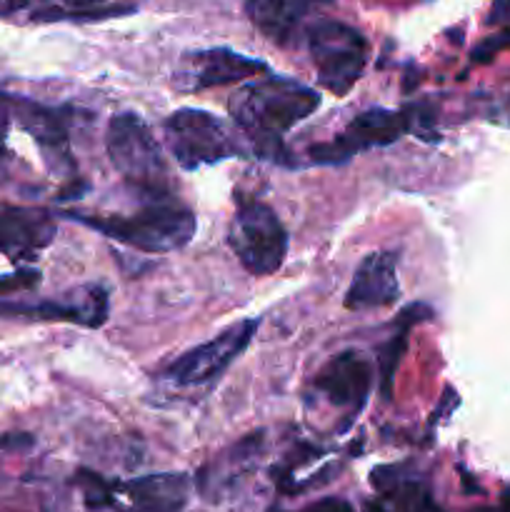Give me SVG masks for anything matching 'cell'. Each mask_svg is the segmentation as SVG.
Returning <instances> with one entry per match:
<instances>
[{"mask_svg":"<svg viewBox=\"0 0 510 512\" xmlns=\"http://www.w3.org/2000/svg\"><path fill=\"white\" fill-rule=\"evenodd\" d=\"M398 295V255L378 250L360 260V265L355 268L353 283L345 293V308L355 310V313L388 308L398 300Z\"/></svg>","mask_w":510,"mask_h":512,"instance_id":"cell-12","label":"cell"},{"mask_svg":"<svg viewBox=\"0 0 510 512\" xmlns=\"http://www.w3.org/2000/svg\"><path fill=\"white\" fill-rule=\"evenodd\" d=\"M13 98L8 95H0V160L5 155V140H8L10 125H13Z\"/></svg>","mask_w":510,"mask_h":512,"instance_id":"cell-20","label":"cell"},{"mask_svg":"<svg viewBox=\"0 0 510 512\" xmlns=\"http://www.w3.org/2000/svg\"><path fill=\"white\" fill-rule=\"evenodd\" d=\"M420 110H388V108H370L365 113L355 115L343 133L335 135L330 143H320L310 150V160L318 165H338L348 163L353 155L363 153L370 148H383V145L395 143L410 130H420Z\"/></svg>","mask_w":510,"mask_h":512,"instance_id":"cell-7","label":"cell"},{"mask_svg":"<svg viewBox=\"0 0 510 512\" xmlns=\"http://www.w3.org/2000/svg\"><path fill=\"white\" fill-rule=\"evenodd\" d=\"M65 218L78 220L90 230L140 253H173L185 248L193 240L198 220L193 210L185 208L178 200L150 198V203L140 205L130 215H90V213H65Z\"/></svg>","mask_w":510,"mask_h":512,"instance_id":"cell-2","label":"cell"},{"mask_svg":"<svg viewBox=\"0 0 510 512\" xmlns=\"http://www.w3.org/2000/svg\"><path fill=\"white\" fill-rule=\"evenodd\" d=\"M385 470L390 478H385L383 470L373 473V485L380 490V498L370 505V512H440L418 480L398 478L393 468Z\"/></svg>","mask_w":510,"mask_h":512,"instance_id":"cell-16","label":"cell"},{"mask_svg":"<svg viewBox=\"0 0 510 512\" xmlns=\"http://www.w3.org/2000/svg\"><path fill=\"white\" fill-rule=\"evenodd\" d=\"M320 108L318 90L285 75L250 80L230 95V118L265 160H283V135Z\"/></svg>","mask_w":510,"mask_h":512,"instance_id":"cell-1","label":"cell"},{"mask_svg":"<svg viewBox=\"0 0 510 512\" xmlns=\"http://www.w3.org/2000/svg\"><path fill=\"white\" fill-rule=\"evenodd\" d=\"M303 512H355L353 505L343 498H323L318 503L308 505Z\"/></svg>","mask_w":510,"mask_h":512,"instance_id":"cell-21","label":"cell"},{"mask_svg":"<svg viewBox=\"0 0 510 512\" xmlns=\"http://www.w3.org/2000/svg\"><path fill=\"white\" fill-rule=\"evenodd\" d=\"M433 318V310L428 305H408V308L400 313L398 318V335L390 338V343L385 345L383 353H380V378H383V395L390 398V383H393L395 368H398L400 358L405 353V343H408V333L413 325L425 323V320Z\"/></svg>","mask_w":510,"mask_h":512,"instance_id":"cell-17","label":"cell"},{"mask_svg":"<svg viewBox=\"0 0 510 512\" xmlns=\"http://www.w3.org/2000/svg\"><path fill=\"white\" fill-rule=\"evenodd\" d=\"M305 45L318 83L335 95L350 93L368 65V40L358 28L333 18H318L305 28Z\"/></svg>","mask_w":510,"mask_h":512,"instance_id":"cell-4","label":"cell"},{"mask_svg":"<svg viewBox=\"0 0 510 512\" xmlns=\"http://www.w3.org/2000/svg\"><path fill=\"white\" fill-rule=\"evenodd\" d=\"M330 3L333 0H243V8L265 38L288 45L300 28H308L305 20Z\"/></svg>","mask_w":510,"mask_h":512,"instance_id":"cell-14","label":"cell"},{"mask_svg":"<svg viewBox=\"0 0 510 512\" xmlns=\"http://www.w3.org/2000/svg\"><path fill=\"white\" fill-rule=\"evenodd\" d=\"M258 325V318H248L230 325V328H225L220 335L210 338L208 343L198 345V348L188 350V353L180 355L178 360H173V363L165 368L163 378L168 380V383L180 385V388L213 383V380H218L220 375L248 350L255 333H258Z\"/></svg>","mask_w":510,"mask_h":512,"instance_id":"cell-8","label":"cell"},{"mask_svg":"<svg viewBox=\"0 0 510 512\" xmlns=\"http://www.w3.org/2000/svg\"><path fill=\"white\" fill-rule=\"evenodd\" d=\"M135 10V0H45L33 18H108Z\"/></svg>","mask_w":510,"mask_h":512,"instance_id":"cell-18","label":"cell"},{"mask_svg":"<svg viewBox=\"0 0 510 512\" xmlns=\"http://www.w3.org/2000/svg\"><path fill=\"white\" fill-rule=\"evenodd\" d=\"M163 135L170 155L183 170L223 163L243 153L228 125L208 110H175L165 118Z\"/></svg>","mask_w":510,"mask_h":512,"instance_id":"cell-6","label":"cell"},{"mask_svg":"<svg viewBox=\"0 0 510 512\" xmlns=\"http://www.w3.org/2000/svg\"><path fill=\"white\" fill-rule=\"evenodd\" d=\"M228 245L250 275H273L288 255V233L283 223L260 200L240 198L228 228Z\"/></svg>","mask_w":510,"mask_h":512,"instance_id":"cell-5","label":"cell"},{"mask_svg":"<svg viewBox=\"0 0 510 512\" xmlns=\"http://www.w3.org/2000/svg\"><path fill=\"white\" fill-rule=\"evenodd\" d=\"M108 288L100 283L83 285L65 295L63 300H48L38 305H8L0 308V313L30 315L38 320H65V323L83 325V328H100L108 320L110 310Z\"/></svg>","mask_w":510,"mask_h":512,"instance_id":"cell-13","label":"cell"},{"mask_svg":"<svg viewBox=\"0 0 510 512\" xmlns=\"http://www.w3.org/2000/svg\"><path fill=\"white\" fill-rule=\"evenodd\" d=\"M43 5L45 0H0V18H3V15L20 13V10L43 8Z\"/></svg>","mask_w":510,"mask_h":512,"instance_id":"cell-22","label":"cell"},{"mask_svg":"<svg viewBox=\"0 0 510 512\" xmlns=\"http://www.w3.org/2000/svg\"><path fill=\"white\" fill-rule=\"evenodd\" d=\"M313 388L320 398L328 400L338 410H345L348 425L365 408L373 390V363L360 353H340L318 370Z\"/></svg>","mask_w":510,"mask_h":512,"instance_id":"cell-10","label":"cell"},{"mask_svg":"<svg viewBox=\"0 0 510 512\" xmlns=\"http://www.w3.org/2000/svg\"><path fill=\"white\" fill-rule=\"evenodd\" d=\"M510 20V0H493L488 13V25H503Z\"/></svg>","mask_w":510,"mask_h":512,"instance_id":"cell-23","label":"cell"},{"mask_svg":"<svg viewBox=\"0 0 510 512\" xmlns=\"http://www.w3.org/2000/svg\"><path fill=\"white\" fill-rule=\"evenodd\" d=\"M55 238L48 210L0 203V253L10 260H33Z\"/></svg>","mask_w":510,"mask_h":512,"instance_id":"cell-11","label":"cell"},{"mask_svg":"<svg viewBox=\"0 0 510 512\" xmlns=\"http://www.w3.org/2000/svg\"><path fill=\"white\" fill-rule=\"evenodd\" d=\"M268 65L263 60L248 58L230 48H205L190 50L180 58L173 73V85L183 93H200V90L218 88V85L240 83L265 73Z\"/></svg>","mask_w":510,"mask_h":512,"instance_id":"cell-9","label":"cell"},{"mask_svg":"<svg viewBox=\"0 0 510 512\" xmlns=\"http://www.w3.org/2000/svg\"><path fill=\"white\" fill-rule=\"evenodd\" d=\"M128 503V512H183L188 505L190 480L183 473H160L115 485Z\"/></svg>","mask_w":510,"mask_h":512,"instance_id":"cell-15","label":"cell"},{"mask_svg":"<svg viewBox=\"0 0 510 512\" xmlns=\"http://www.w3.org/2000/svg\"><path fill=\"white\" fill-rule=\"evenodd\" d=\"M105 148L113 168L148 198L168 195V163L155 143L153 130L140 115L120 113L108 123Z\"/></svg>","mask_w":510,"mask_h":512,"instance_id":"cell-3","label":"cell"},{"mask_svg":"<svg viewBox=\"0 0 510 512\" xmlns=\"http://www.w3.org/2000/svg\"><path fill=\"white\" fill-rule=\"evenodd\" d=\"M508 45H510V30H503V33L498 35H490V38H485L483 43L473 50V60L475 63H488L495 53H500V50L508 48Z\"/></svg>","mask_w":510,"mask_h":512,"instance_id":"cell-19","label":"cell"}]
</instances>
